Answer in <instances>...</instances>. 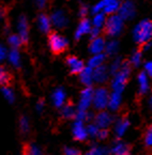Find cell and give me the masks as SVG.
<instances>
[{"label":"cell","mask_w":152,"mask_h":155,"mask_svg":"<svg viewBox=\"0 0 152 155\" xmlns=\"http://www.w3.org/2000/svg\"><path fill=\"white\" fill-rule=\"evenodd\" d=\"M103 8H104V2H103V1H101L100 3H98V5H96V7L93 8V10H92L93 13H96V14H98L99 12L101 11V10H103Z\"/></svg>","instance_id":"obj_41"},{"label":"cell","mask_w":152,"mask_h":155,"mask_svg":"<svg viewBox=\"0 0 152 155\" xmlns=\"http://www.w3.org/2000/svg\"><path fill=\"white\" fill-rule=\"evenodd\" d=\"M86 155H109V152L105 148L96 147V148H92L90 151H88Z\"/></svg>","instance_id":"obj_29"},{"label":"cell","mask_w":152,"mask_h":155,"mask_svg":"<svg viewBox=\"0 0 152 155\" xmlns=\"http://www.w3.org/2000/svg\"><path fill=\"white\" fill-rule=\"evenodd\" d=\"M34 2H35L36 7L39 8V9H43V8L46 5L47 0H34Z\"/></svg>","instance_id":"obj_42"},{"label":"cell","mask_w":152,"mask_h":155,"mask_svg":"<svg viewBox=\"0 0 152 155\" xmlns=\"http://www.w3.org/2000/svg\"><path fill=\"white\" fill-rule=\"evenodd\" d=\"M73 134H74V138L76 140H85L87 138V133L86 128L84 127V124H83V121L80 120H77V121L75 122L74 124V127H73Z\"/></svg>","instance_id":"obj_10"},{"label":"cell","mask_w":152,"mask_h":155,"mask_svg":"<svg viewBox=\"0 0 152 155\" xmlns=\"http://www.w3.org/2000/svg\"><path fill=\"white\" fill-rule=\"evenodd\" d=\"M86 130H87V133H89V134L91 135V136L96 137L98 136V133H99V127L96 125V124H90Z\"/></svg>","instance_id":"obj_37"},{"label":"cell","mask_w":152,"mask_h":155,"mask_svg":"<svg viewBox=\"0 0 152 155\" xmlns=\"http://www.w3.org/2000/svg\"><path fill=\"white\" fill-rule=\"evenodd\" d=\"M18 31H19V38L22 40V43L27 44L28 42V23L27 19L24 15L19 17L18 21Z\"/></svg>","instance_id":"obj_9"},{"label":"cell","mask_w":152,"mask_h":155,"mask_svg":"<svg viewBox=\"0 0 152 155\" xmlns=\"http://www.w3.org/2000/svg\"><path fill=\"white\" fill-rule=\"evenodd\" d=\"M104 23H105L104 14H102V13L96 14V16L94 17V19H93V25H94V27L101 28L103 25H104Z\"/></svg>","instance_id":"obj_31"},{"label":"cell","mask_w":152,"mask_h":155,"mask_svg":"<svg viewBox=\"0 0 152 155\" xmlns=\"http://www.w3.org/2000/svg\"><path fill=\"white\" fill-rule=\"evenodd\" d=\"M140 61H141V51L140 50H137L136 53L133 55V57H132V63L134 64L135 66H138L140 64Z\"/></svg>","instance_id":"obj_36"},{"label":"cell","mask_w":152,"mask_h":155,"mask_svg":"<svg viewBox=\"0 0 152 155\" xmlns=\"http://www.w3.org/2000/svg\"><path fill=\"white\" fill-rule=\"evenodd\" d=\"M87 12H88V9H87L86 7H83L82 9H80V12H79V14H80V16H83V17H84V16H86V14H87Z\"/></svg>","instance_id":"obj_45"},{"label":"cell","mask_w":152,"mask_h":155,"mask_svg":"<svg viewBox=\"0 0 152 155\" xmlns=\"http://www.w3.org/2000/svg\"><path fill=\"white\" fill-rule=\"evenodd\" d=\"M129 125H130V122H129V120H127V117L123 116L120 120H118V122H117V124H116V127H115L117 136L118 137L122 136V135L125 133V130H127Z\"/></svg>","instance_id":"obj_15"},{"label":"cell","mask_w":152,"mask_h":155,"mask_svg":"<svg viewBox=\"0 0 152 155\" xmlns=\"http://www.w3.org/2000/svg\"><path fill=\"white\" fill-rule=\"evenodd\" d=\"M90 29H91L90 23H89L88 19H83V21H80L79 26H78L77 30H76V33H75V38H76V40H78L82 35H84V34L90 32Z\"/></svg>","instance_id":"obj_19"},{"label":"cell","mask_w":152,"mask_h":155,"mask_svg":"<svg viewBox=\"0 0 152 155\" xmlns=\"http://www.w3.org/2000/svg\"><path fill=\"white\" fill-rule=\"evenodd\" d=\"M48 42H49V47L52 49V51L55 55H60L66 50L69 46V43L63 37H61L60 34L52 32L49 34L48 37Z\"/></svg>","instance_id":"obj_4"},{"label":"cell","mask_w":152,"mask_h":155,"mask_svg":"<svg viewBox=\"0 0 152 155\" xmlns=\"http://www.w3.org/2000/svg\"><path fill=\"white\" fill-rule=\"evenodd\" d=\"M152 32V25L150 21H144L137 25L134 31V38L137 43L141 44L147 43L151 38Z\"/></svg>","instance_id":"obj_2"},{"label":"cell","mask_w":152,"mask_h":155,"mask_svg":"<svg viewBox=\"0 0 152 155\" xmlns=\"http://www.w3.org/2000/svg\"><path fill=\"white\" fill-rule=\"evenodd\" d=\"M39 26L40 29L42 30L43 32L47 33L50 29V21L45 14H41L39 16Z\"/></svg>","instance_id":"obj_23"},{"label":"cell","mask_w":152,"mask_h":155,"mask_svg":"<svg viewBox=\"0 0 152 155\" xmlns=\"http://www.w3.org/2000/svg\"><path fill=\"white\" fill-rule=\"evenodd\" d=\"M66 63L71 68V73L78 74L84 70V62L78 60L76 57H68L66 58Z\"/></svg>","instance_id":"obj_11"},{"label":"cell","mask_w":152,"mask_h":155,"mask_svg":"<svg viewBox=\"0 0 152 155\" xmlns=\"http://www.w3.org/2000/svg\"><path fill=\"white\" fill-rule=\"evenodd\" d=\"M105 60V56L102 54H98V55L93 56L90 60H89V66L90 68H98V66L102 65V63Z\"/></svg>","instance_id":"obj_26"},{"label":"cell","mask_w":152,"mask_h":155,"mask_svg":"<svg viewBox=\"0 0 152 155\" xmlns=\"http://www.w3.org/2000/svg\"><path fill=\"white\" fill-rule=\"evenodd\" d=\"M64 155H82V152L74 148H64Z\"/></svg>","instance_id":"obj_38"},{"label":"cell","mask_w":152,"mask_h":155,"mask_svg":"<svg viewBox=\"0 0 152 155\" xmlns=\"http://www.w3.org/2000/svg\"><path fill=\"white\" fill-rule=\"evenodd\" d=\"M120 102H121V96H120V93L118 92H113L111 94L110 97H108V104L109 105V108L113 110H116L118 109L119 105H120Z\"/></svg>","instance_id":"obj_22"},{"label":"cell","mask_w":152,"mask_h":155,"mask_svg":"<svg viewBox=\"0 0 152 155\" xmlns=\"http://www.w3.org/2000/svg\"><path fill=\"white\" fill-rule=\"evenodd\" d=\"M12 75L7 68L3 66H0V86L1 87H7L11 84Z\"/></svg>","instance_id":"obj_18"},{"label":"cell","mask_w":152,"mask_h":155,"mask_svg":"<svg viewBox=\"0 0 152 155\" xmlns=\"http://www.w3.org/2000/svg\"><path fill=\"white\" fill-rule=\"evenodd\" d=\"M93 91L91 88H87L80 94V102H79V110L86 111L87 108L90 106V103L92 102Z\"/></svg>","instance_id":"obj_6"},{"label":"cell","mask_w":152,"mask_h":155,"mask_svg":"<svg viewBox=\"0 0 152 155\" xmlns=\"http://www.w3.org/2000/svg\"><path fill=\"white\" fill-rule=\"evenodd\" d=\"M108 97L109 94L105 88H100V89L96 90L92 96V101H93V106L94 108L99 110H103L108 104Z\"/></svg>","instance_id":"obj_5"},{"label":"cell","mask_w":152,"mask_h":155,"mask_svg":"<svg viewBox=\"0 0 152 155\" xmlns=\"http://www.w3.org/2000/svg\"><path fill=\"white\" fill-rule=\"evenodd\" d=\"M9 44L13 48H18V47H21L23 43H22V40H21V38H19V35L13 34V35H11V37L9 38Z\"/></svg>","instance_id":"obj_30"},{"label":"cell","mask_w":152,"mask_h":155,"mask_svg":"<svg viewBox=\"0 0 152 155\" xmlns=\"http://www.w3.org/2000/svg\"><path fill=\"white\" fill-rule=\"evenodd\" d=\"M130 151H131V146L127 143H123V142H118L113 146V150H111V154L113 155H130Z\"/></svg>","instance_id":"obj_14"},{"label":"cell","mask_w":152,"mask_h":155,"mask_svg":"<svg viewBox=\"0 0 152 155\" xmlns=\"http://www.w3.org/2000/svg\"><path fill=\"white\" fill-rule=\"evenodd\" d=\"M92 78H93V80H96V81H98V82L105 81L107 78L106 68L103 65H100V66H98V68H96V71L92 72Z\"/></svg>","instance_id":"obj_17"},{"label":"cell","mask_w":152,"mask_h":155,"mask_svg":"<svg viewBox=\"0 0 152 155\" xmlns=\"http://www.w3.org/2000/svg\"><path fill=\"white\" fill-rule=\"evenodd\" d=\"M145 68H146V71L148 72V74L151 76V71H152V64H151V62H147V63H146Z\"/></svg>","instance_id":"obj_44"},{"label":"cell","mask_w":152,"mask_h":155,"mask_svg":"<svg viewBox=\"0 0 152 155\" xmlns=\"http://www.w3.org/2000/svg\"><path fill=\"white\" fill-rule=\"evenodd\" d=\"M152 132H151V126L147 128L145 133V143L147 147H151V143H152Z\"/></svg>","instance_id":"obj_35"},{"label":"cell","mask_w":152,"mask_h":155,"mask_svg":"<svg viewBox=\"0 0 152 155\" xmlns=\"http://www.w3.org/2000/svg\"><path fill=\"white\" fill-rule=\"evenodd\" d=\"M2 93L5 95V97L9 101L10 103H12L14 101V94H13V91H12L10 88L8 87H3L2 88Z\"/></svg>","instance_id":"obj_34"},{"label":"cell","mask_w":152,"mask_h":155,"mask_svg":"<svg viewBox=\"0 0 152 155\" xmlns=\"http://www.w3.org/2000/svg\"><path fill=\"white\" fill-rule=\"evenodd\" d=\"M92 68H90V66L84 68V70L80 72V80L87 87H90L91 84H92Z\"/></svg>","instance_id":"obj_16"},{"label":"cell","mask_w":152,"mask_h":155,"mask_svg":"<svg viewBox=\"0 0 152 155\" xmlns=\"http://www.w3.org/2000/svg\"><path fill=\"white\" fill-rule=\"evenodd\" d=\"M5 54H7V51H5V48L3 47V46L0 45V61L5 58Z\"/></svg>","instance_id":"obj_43"},{"label":"cell","mask_w":152,"mask_h":155,"mask_svg":"<svg viewBox=\"0 0 152 155\" xmlns=\"http://www.w3.org/2000/svg\"><path fill=\"white\" fill-rule=\"evenodd\" d=\"M9 59H10L11 63L13 64L14 66H16V68H18V66H19V54H18V51L15 49V48L10 51Z\"/></svg>","instance_id":"obj_28"},{"label":"cell","mask_w":152,"mask_h":155,"mask_svg":"<svg viewBox=\"0 0 152 155\" xmlns=\"http://www.w3.org/2000/svg\"><path fill=\"white\" fill-rule=\"evenodd\" d=\"M113 122V117L108 112L101 111L96 117V125L101 128H106L108 125H110Z\"/></svg>","instance_id":"obj_8"},{"label":"cell","mask_w":152,"mask_h":155,"mask_svg":"<svg viewBox=\"0 0 152 155\" xmlns=\"http://www.w3.org/2000/svg\"><path fill=\"white\" fill-rule=\"evenodd\" d=\"M52 21L56 27L58 28H63L68 25V17L66 16L64 12L62 11H57L52 14Z\"/></svg>","instance_id":"obj_12"},{"label":"cell","mask_w":152,"mask_h":155,"mask_svg":"<svg viewBox=\"0 0 152 155\" xmlns=\"http://www.w3.org/2000/svg\"><path fill=\"white\" fill-rule=\"evenodd\" d=\"M43 105H44V101L43 100H40L39 103H38V109L41 110L43 108Z\"/></svg>","instance_id":"obj_46"},{"label":"cell","mask_w":152,"mask_h":155,"mask_svg":"<svg viewBox=\"0 0 152 155\" xmlns=\"http://www.w3.org/2000/svg\"><path fill=\"white\" fill-rule=\"evenodd\" d=\"M64 98H66V93H64L62 89L56 90L54 92V94H52V101H54V104L56 107L62 106V104L64 102Z\"/></svg>","instance_id":"obj_21"},{"label":"cell","mask_w":152,"mask_h":155,"mask_svg":"<svg viewBox=\"0 0 152 155\" xmlns=\"http://www.w3.org/2000/svg\"><path fill=\"white\" fill-rule=\"evenodd\" d=\"M117 49H118V42L111 41V42H109V43L107 44L106 51H107V54H109V55H111V54H115L117 51Z\"/></svg>","instance_id":"obj_33"},{"label":"cell","mask_w":152,"mask_h":155,"mask_svg":"<svg viewBox=\"0 0 152 155\" xmlns=\"http://www.w3.org/2000/svg\"><path fill=\"white\" fill-rule=\"evenodd\" d=\"M5 15V8H0V19L2 18Z\"/></svg>","instance_id":"obj_47"},{"label":"cell","mask_w":152,"mask_h":155,"mask_svg":"<svg viewBox=\"0 0 152 155\" xmlns=\"http://www.w3.org/2000/svg\"><path fill=\"white\" fill-rule=\"evenodd\" d=\"M105 48V41L102 38H94L92 39V42L90 44V51L94 55H98L103 51Z\"/></svg>","instance_id":"obj_13"},{"label":"cell","mask_w":152,"mask_h":155,"mask_svg":"<svg viewBox=\"0 0 152 155\" xmlns=\"http://www.w3.org/2000/svg\"><path fill=\"white\" fill-rule=\"evenodd\" d=\"M61 114H62V117H63V118H66V119H73V118H74L76 114H75L74 107H73V105L71 104V103L66 104V105L62 108Z\"/></svg>","instance_id":"obj_25"},{"label":"cell","mask_w":152,"mask_h":155,"mask_svg":"<svg viewBox=\"0 0 152 155\" xmlns=\"http://www.w3.org/2000/svg\"><path fill=\"white\" fill-rule=\"evenodd\" d=\"M107 136H108V130H105V128H102L101 130H99L98 133V137L100 138L101 140L105 139V138H107Z\"/></svg>","instance_id":"obj_39"},{"label":"cell","mask_w":152,"mask_h":155,"mask_svg":"<svg viewBox=\"0 0 152 155\" xmlns=\"http://www.w3.org/2000/svg\"><path fill=\"white\" fill-rule=\"evenodd\" d=\"M119 16L122 19H131L135 15V7L133 3L125 2L122 5H120L118 9Z\"/></svg>","instance_id":"obj_7"},{"label":"cell","mask_w":152,"mask_h":155,"mask_svg":"<svg viewBox=\"0 0 152 155\" xmlns=\"http://www.w3.org/2000/svg\"><path fill=\"white\" fill-rule=\"evenodd\" d=\"M22 155H42V152L39 148L34 144L26 143L23 147Z\"/></svg>","instance_id":"obj_20"},{"label":"cell","mask_w":152,"mask_h":155,"mask_svg":"<svg viewBox=\"0 0 152 155\" xmlns=\"http://www.w3.org/2000/svg\"><path fill=\"white\" fill-rule=\"evenodd\" d=\"M90 33H91V38H92V39L98 38L99 34H100V28L94 27L93 29H90Z\"/></svg>","instance_id":"obj_40"},{"label":"cell","mask_w":152,"mask_h":155,"mask_svg":"<svg viewBox=\"0 0 152 155\" xmlns=\"http://www.w3.org/2000/svg\"><path fill=\"white\" fill-rule=\"evenodd\" d=\"M138 81H139V92H140V94H145L147 92L149 84H148V78L144 72L139 74Z\"/></svg>","instance_id":"obj_24"},{"label":"cell","mask_w":152,"mask_h":155,"mask_svg":"<svg viewBox=\"0 0 152 155\" xmlns=\"http://www.w3.org/2000/svg\"><path fill=\"white\" fill-rule=\"evenodd\" d=\"M113 1H116V0H103V2H104V5H107V3H110Z\"/></svg>","instance_id":"obj_48"},{"label":"cell","mask_w":152,"mask_h":155,"mask_svg":"<svg viewBox=\"0 0 152 155\" xmlns=\"http://www.w3.org/2000/svg\"><path fill=\"white\" fill-rule=\"evenodd\" d=\"M130 72H131V66H130L129 62H123L122 66H121V70L118 72L117 76L115 77L113 81V89L115 92H118L121 93L123 91L125 87V84H127V79H129Z\"/></svg>","instance_id":"obj_1"},{"label":"cell","mask_w":152,"mask_h":155,"mask_svg":"<svg viewBox=\"0 0 152 155\" xmlns=\"http://www.w3.org/2000/svg\"><path fill=\"white\" fill-rule=\"evenodd\" d=\"M119 7H120V5H119V2L116 0V1H113V2L105 5L103 9H104L105 13H107V14H113V13H115V12L118 11Z\"/></svg>","instance_id":"obj_27"},{"label":"cell","mask_w":152,"mask_h":155,"mask_svg":"<svg viewBox=\"0 0 152 155\" xmlns=\"http://www.w3.org/2000/svg\"><path fill=\"white\" fill-rule=\"evenodd\" d=\"M122 27L123 19L119 15H113L105 21L104 32L109 37H116L121 32Z\"/></svg>","instance_id":"obj_3"},{"label":"cell","mask_w":152,"mask_h":155,"mask_svg":"<svg viewBox=\"0 0 152 155\" xmlns=\"http://www.w3.org/2000/svg\"><path fill=\"white\" fill-rule=\"evenodd\" d=\"M19 128H21L22 133H27L29 130V122H28V119L26 117L22 116L19 118Z\"/></svg>","instance_id":"obj_32"}]
</instances>
